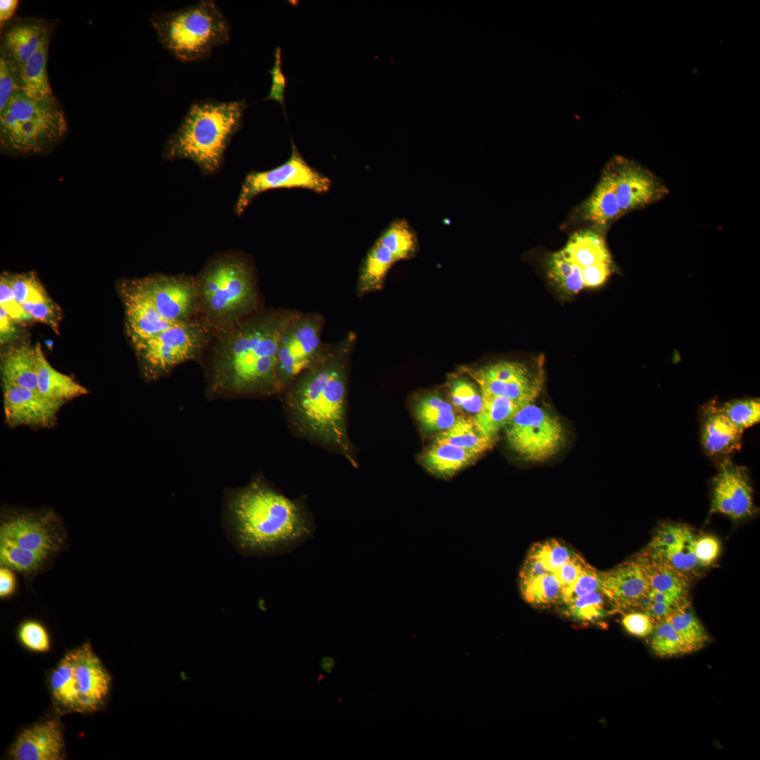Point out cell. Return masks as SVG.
Wrapping results in <instances>:
<instances>
[{
	"mask_svg": "<svg viewBox=\"0 0 760 760\" xmlns=\"http://www.w3.org/2000/svg\"><path fill=\"white\" fill-rule=\"evenodd\" d=\"M415 412L418 421L428 431L446 430L457 419L452 405L435 394L422 398L416 405Z\"/></svg>",
	"mask_w": 760,
	"mask_h": 760,
	"instance_id": "37",
	"label": "cell"
},
{
	"mask_svg": "<svg viewBox=\"0 0 760 760\" xmlns=\"http://www.w3.org/2000/svg\"><path fill=\"white\" fill-rule=\"evenodd\" d=\"M274 64L269 72L272 75V86L268 96L265 100H274L279 103L283 110L284 108V93L286 87V78L281 70V49L277 47L274 52Z\"/></svg>",
	"mask_w": 760,
	"mask_h": 760,
	"instance_id": "56",
	"label": "cell"
},
{
	"mask_svg": "<svg viewBox=\"0 0 760 760\" xmlns=\"http://www.w3.org/2000/svg\"><path fill=\"white\" fill-rule=\"evenodd\" d=\"M434 443H448L480 455L490 449L493 443L481 436L476 429L471 418L457 417L455 423L443 431L435 438Z\"/></svg>",
	"mask_w": 760,
	"mask_h": 760,
	"instance_id": "36",
	"label": "cell"
},
{
	"mask_svg": "<svg viewBox=\"0 0 760 760\" xmlns=\"http://www.w3.org/2000/svg\"><path fill=\"white\" fill-rule=\"evenodd\" d=\"M486 377L489 395L514 397L543 384L542 372H533L518 362L500 361L479 368Z\"/></svg>",
	"mask_w": 760,
	"mask_h": 760,
	"instance_id": "21",
	"label": "cell"
},
{
	"mask_svg": "<svg viewBox=\"0 0 760 760\" xmlns=\"http://www.w3.org/2000/svg\"><path fill=\"white\" fill-rule=\"evenodd\" d=\"M49 38L47 27L42 21L20 20L5 32L1 53L20 70Z\"/></svg>",
	"mask_w": 760,
	"mask_h": 760,
	"instance_id": "22",
	"label": "cell"
},
{
	"mask_svg": "<svg viewBox=\"0 0 760 760\" xmlns=\"http://www.w3.org/2000/svg\"><path fill=\"white\" fill-rule=\"evenodd\" d=\"M377 241L392 253L397 262L410 258L417 246L416 234L405 220L392 222Z\"/></svg>",
	"mask_w": 760,
	"mask_h": 760,
	"instance_id": "40",
	"label": "cell"
},
{
	"mask_svg": "<svg viewBox=\"0 0 760 760\" xmlns=\"http://www.w3.org/2000/svg\"><path fill=\"white\" fill-rule=\"evenodd\" d=\"M227 526L232 543L245 556L291 552L312 538L316 531L299 501L258 481L232 495Z\"/></svg>",
	"mask_w": 760,
	"mask_h": 760,
	"instance_id": "2",
	"label": "cell"
},
{
	"mask_svg": "<svg viewBox=\"0 0 760 760\" xmlns=\"http://www.w3.org/2000/svg\"><path fill=\"white\" fill-rule=\"evenodd\" d=\"M196 284L199 308L208 323L220 331L240 321L258 303L251 271L239 258L225 256L214 260Z\"/></svg>",
	"mask_w": 760,
	"mask_h": 760,
	"instance_id": "7",
	"label": "cell"
},
{
	"mask_svg": "<svg viewBox=\"0 0 760 760\" xmlns=\"http://www.w3.org/2000/svg\"><path fill=\"white\" fill-rule=\"evenodd\" d=\"M150 21L163 46L184 62L205 59L215 47L229 39V24L212 1H201L172 12L156 13Z\"/></svg>",
	"mask_w": 760,
	"mask_h": 760,
	"instance_id": "5",
	"label": "cell"
},
{
	"mask_svg": "<svg viewBox=\"0 0 760 760\" xmlns=\"http://www.w3.org/2000/svg\"><path fill=\"white\" fill-rule=\"evenodd\" d=\"M690 528L679 524H665L659 526L646 549L659 552L673 548L692 536Z\"/></svg>",
	"mask_w": 760,
	"mask_h": 760,
	"instance_id": "45",
	"label": "cell"
},
{
	"mask_svg": "<svg viewBox=\"0 0 760 760\" xmlns=\"http://www.w3.org/2000/svg\"><path fill=\"white\" fill-rule=\"evenodd\" d=\"M5 420L11 427L51 428L63 406L49 400L38 390L2 385Z\"/></svg>",
	"mask_w": 760,
	"mask_h": 760,
	"instance_id": "16",
	"label": "cell"
},
{
	"mask_svg": "<svg viewBox=\"0 0 760 760\" xmlns=\"http://www.w3.org/2000/svg\"><path fill=\"white\" fill-rule=\"evenodd\" d=\"M64 747L58 723L50 720L23 730L10 753L17 760H61L64 758Z\"/></svg>",
	"mask_w": 760,
	"mask_h": 760,
	"instance_id": "19",
	"label": "cell"
},
{
	"mask_svg": "<svg viewBox=\"0 0 760 760\" xmlns=\"http://www.w3.org/2000/svg\"><path fill=\"white\" fill-rule=\"evenodd\" d=\"M19 1L18 0L0 1V25L2 28L5 23L14 15Z\"/></svg>",
	"mask_w": 760,
	"mask_h": 760,
	"instance_id": "63",
	"label": "cell"
},
{
	"mask_svg": "<svg viewBox=\"0 0 760 760\" xmlns=\"http://www.w3.org/2000/svg\"><path fill=\"white\" fill-rule=\"evenodd\" d=\"M37 370L38 355L35 346L14 347L1 357L2 385L38 390Z\"/></svg>",
	"mask_w": 760,
	"mask_h": 760,
	"instance_id": "24",
	"label": "cell"
},
{
	"mask_svg": "<svg viewBox=\"0 0 760 760\" xmlns=\"http://www.w3.org/2000/svg\"><path fill=\"white\" fill-rule=\"evenodd\" d=\"M481 397L482 407L471 420L479 434L494 443L500 430L507 425L523 406L504 395Z\"/></svg>",
	"mask_w": 760,
	"mask_h": 760,
	"instance_id": "26",
	"label": "cell"
},
{
	"mask_svg": "<svg viewBox=\"0 0 760 760\" xmlns=\"http://www.w3.org/2000/svg\"><path fill=\"white\" fill-rule=\"evenodd\" d=\"M83 713L100 709L110 689V678L89 643L71 650Z\"/></svg>",
	"mask_w": 760,
	"mask_h": 760,
	"instance_id": "18",
	"label": "cell"
},
{
	"mask_svg": "<svg viewBox=\"0 0 760 760\" xmlns=\"http://www.w3.org/2000/svg\"><path fill=\"white\" fill-rule=\"evenodd\" d=\"M505 429L511 448L533 462L549 460L566 441L565 430L558 418L533 403L523 406Z\"/></svg>",
	"mask_w": 760,
	"mask_h": 760,
	"instance_id": "8",
	"label": "cell"
},
{
	"mask_svg": "<svg viewBox=\"0 0 760 760\" xmlns=\"http://www.w3.org/2000/svg\"><path fill=\"white\" fill-rule=\"evenodd\" d=\"M612 273V262H600L582 270L584 287L593 288L602 285Z\"/></svg>",
	"mask_w": 760,
	"mask_h": 760,
	"instance_id": "58",
	"label": "cell"
},
{
	"mask_svg": "<svg viewBox=\"0 0 760 760\" xmlns=\"http://www.w3.org/2000/svg\"><path fill=\"white\" fill-rule=\"evenodd\" d=\"M607 169L614 185L621 215L657 202L669 194L652 172L623 157H616Z\"/></svg>",
	"mask_w": 760,
	"mask_h": 760,
	"instance_id": "13",
	"label": "cell"
},
{
	"mask_svg": "<svg viewBox=\"0 0 760 760\" xmlns=\"http://www.w3.org/2000/svg\"><path fill=\"white\" fill-rule=\"evenodd\" d=\"M561 251L581 270L600 262H612L604 238L592 230L575 233Z\"/></svg>",
	"mask_w": 760,
	"mask_h": 760,
	"instance_id": "31",
	"label": "cell"
},
{
	"mask_svg": "<svg viewBox=\"0 0 760 760\" xmlns=\"http://www.w3.org/2000/svg\"><path fill=\"white\" fill-rule=\"evenodd\" d=\"M296 314L273 312L240 320L220 331L210 363V388L229 394L279 390L277 366L282 334Z\"/></svg>",
	"mask_w": 760,
	"mask_h": 760,
	"instance_id": "1",
	"label": "cell"
},
{
	"mask_svg": "<svg viewBox=\"0 0 760 760\" xmlns=\"http://www.w3.org/2000/svg\"><path fill=\"white\" fill-rule=\"evenodd\" d=\"M246 107L244 99L194 103L167 141L164 156L188 158L206 172L216 171L231 138L241 125Z\"/></svg>",
	"mask_w": 760,
	"mask_h": 760,
	"instance_id": "4",
	"label": "cell"
},
{
	"mask_svg": "<svg viewBox=\"0 0 760 760\" xmlns=\"http://www.w3.org/2000/svg\"><path fill=\"white\" fill-rule=\"evenodd\" d=\"M675 607L669 604L652 602L646 614L651 616L657 622L665 620Z\"/></svg>",
	"mask_w": 760,
	"mask_h": 760,
	"instance_id": "62",
	"label": "cell"
},
{
	"mask_svg": "<svg viewBox=\"0 0 760 760\" xmlns=\"http://www.w3.org/2000/svg\"><path fill=\"white\" fill-rule=\"evenodd\" d=\"M321 327L318 317L296 315L286 328L278 353L279 389L293 382L323 355Z\"/></svg>",
	"mask_w": 760,
	"mask_h": 760,
	"instance_id": "12",
	"label": "cell"
},
{
	"mask_svg": "<svg viewBox=\"0 0 760 760\" xmlns=\"http://www.w3.org/2000/svg\"><path fill=\"white\" fill-rule=\"evenodd\" d=\"M718 407L725 417L742 431L760 421L759 398L732 400Z\"/></svg>",
	"mask_w": 760,
	"mask_h": 760,
	"instance_id": "42",
	"label": "cell"
},
{
	"mask_svg": "<svg viewBox=\"0 0 760 760\" xmlns=\"http://www.w3.org/2000/svg\"><path fill=\"white\" fill-rule=\"evenodd\" d=\"M331 181L303 159L292 144L290 158L281 165L267 171L249 173L243 181L235 211L241 215L253 199L262 192L280 188H303L315 192L328 191Z\"/></svg>",
	"mask_w": 760,
	"mask_h": 760,
	"instance_id": "11",
	"label": "cell"
},
{
	"mask_svg": "<svg viewBox=\"0 0 760 760\" xmlns=\"http://www.w3.org/2000/svg\"><path fill=\"white\" fill-rule=\"evenodd\" d=\"M23 308L32 319L44 323L58 331L59 310L45 290L25 303Z\"/></svg>",
	"mask_w": 760,
	"mask_h": 760,
	"instance_id": "46",
	"label": "cell"
},
{
	"mask_svg": "<svg viewBox=\"0 0 760 760\" xmlns=\"http://www.w3.org/2000/svg\"><path fill=\"white\" fill-rule=\"evenodd\" d=\"M549 572L541 559L535 553L529 551L519 572V581L526 582Z\"/></svg>",
	"mask_w": 760,
	"mask_h": 760,
	"instance_id": "59",
	"label": "cell"
},
{
	"mask_svg": "<svg viewBox=\"0 0 760 760\" xmlns=\"http://www.w3.org/2000/svg\"><path fill=\"white\" fill-rule=\"evenodd\" d=\"M396 262L392 253L376 240L362 265L358 292L365 293L381 289L389 270Z\"/></svg>",
	"mask_w": 760,
	"mask_h": 760,
	"instance_id": "33",
	"label": "cell"
},
{
	"mask_svg": "<svg viewBox=\"0 0 760 760\" xmlns=\"http://www.w3.org/2000/svg\"><path fill=\"white\" fill-rule=\"evenodd\" d=\"M644 570L651 589L687 600L690 587L688 576L642 550L635 559Z\"/></svg>",
	"mask_w": 760,
	"mask_h": 760,
	"instance_id": "28",
	"label": "cell"
},
{
	"mask_svg": "<svg viewBox=\"0 0 760 760\" xmlns=\"http://www.w3.org/2000/svg\"><path fill=\"white\" fill-rule=\"evenodd\" d=\"M68 129L56 99L37 101L15 91L0 113V146L7 153L36 156L55 146Z\"/></svg>",
	"mask_w": 760,
	"mask_h": 760,
	"instance_id": "6",
	"label": "cell"
},
{
	"mask_svg": "<svg viewBox=\"0 0 760 760\" xmlns=\"http://www.w3.org/2000/svg\"><path fill=\"white\" fill-rule=\"evenodd\" d=\"M583 208L584 217L601 229L622 216L614 182L607 168Z\"/></svg>",
	"mask_w": 760,
	"mask_h": 760,
	"instance_id": "29",
	"label": "cell"
},
{
	"mask_svg": "<svg viewBox=\"0 0 760 760\" xmlns=\"http://www.w3.org/2000/svg\"><path fill=\"white\" fill-rule=\"evenodd\" d=\"M35 348L38 355V391L42 395L63 405L69 400L88 393L85 387L51 365L39 343L35 345Z\"/></svg>",
	"mask_w": 760,
	"mask_h": 760,
	"instance_id": "25",
	"label": "cell"
},
{
	"mask_svg": "<svg viewBox=\"0 0 760 760\" xmlns=\"http://www.w3.org/2000/svg\"><path fill=\"white\" fill-rule=\"evenodd\" d=\"M122 291L127 333L134 345L184 322L164 319L137 280L124 284Z\"/></svg>",
	"mask_w": 760,
	"mask_h": 760,
	"instance_id": "17",
	"label": "cell"
},
{
	"mask_svg": "<svg viewBox=\"0 0 760 760\" xmlns=\"http://www.w3.org/2000/svg\"><path fill=\"white\" fill-rule=\"evenodd\" d=\"M50 683L53 699L59 706L70 711L83 713L71 651L60 661L51 674Z\"/></svg>",
	"mask_w": 760,
	"mask_h": 760,
	"instance_id": "32",
	"label": "cell"
},
{
	"mask_svg": "<svg viewBox=\"0 0 760 760\" xmlns=\"http://www.w3.org/2000/svg\"><path fill=\"white\" fill-rule=\"evenodd\" d=\"M519 586L522 597L532 605L543 607L561 603L563 590L552 572L520 583Z\"/></svg>",
	"mask_w": 760,
	"mask_h": 760,
	"instance_id": "41",
	"label": "cell"
},
{
	"mask_svg": "<svg viewBox=\"0 0 760 760\" xmlns=\"http://www.w3.org/2000/svg\"><path fill=\"white\" fill-rule=\"evenodd\" d=\"M49 38L19 70V87L26 97L46 101L55 99L46 70Z\"/></svg>",
	"mask_w": 760,
	"mask_h": 760,
	"instance_id": "27",
	"label": "cell"
},
{
	"mask_svg": "<svg viewBox=\"0 0 760 760\" xmlns=\"http://www.w3.org/2000/svg\"><path fill=\"white\" fill-rule=\"evenodd\" d=\"M19 87V70L4 54L0 56V113Z\"/></svg>",
	"mask_w": 760,
	"mask_h": 760,
	"instance_id": "51",
	"label": "cell"
},
{
	"mask_svg": "<svg viewBox=\"0 0 760 760\" xmlns=\"http://www.w3.org/2000/svg\"><path fill=\"white\" fill-rule=\"evenodd\" d=\"M319 664L324 672L329 674L335 667L336 660L331 656H324L321 658Z\"/></svg>",
	"mask_w": 760,
	"mask_h": 760,
	"instance_id": "64",
	"label": "cell"
},
{
	"mask_svg": "<svg viewBox=\"0 0 760 760\" xmlns=\"http://www.w3.org/2000/svg\"><path fill=\"white\" fill-rule=\"evenodd\" d=\"M17 302L23 305L44 289L33 272L23 274L7 273Z\"/></svg>",
	"mask_w": 760,
	"mask_h": 760,
	"instance_id": "52",
	"label": "cell"
},
{
	"mask_svg": "<svg viewBox=\"0 0 760 760\" xmlns=\"http://www.w3.org/2000/svg\"><path fill=\"white\" fill-rule=\"evenodd\" d=\"M14 323L15 322L7 312L0 307V340L1 343H5L14 335L15 332Z\"/></svg>",
	"mask_w": 760,
	"mask_h": 760,
	"instance_id": "61",
	"label": "cell"
},
{
	"mask_svg": "<svg viewBox=\"0 0 760 760\" xmlns=\"http://www.w3.org/2000/svg\"><path fill=\"white\" fill-rule=\"evenodd\" d=\"M480 455L448 443H433L422 457L424 467L438 477H450L474 462Z\"/></svg>",
	"mask_w": 760,
	"mask_h": 760,
	"instance_id": "30",
	"label": "cell"
},
{
	"mask_svg": "<svg viewBox=\"0 0 760 760\" xmlns=\"http://www.w3.org/2000/svg\"><path fill=\"white\" fill-rule=\"evenodd\" d=\"M650 590L648 578L635 559L602 572V590L618 609L635 607Z\"/></svg>",
	"mask_w": 760,
	"mask_h": 760,
	"instance_id": "20",
	"label": "cell"
},
{
	"mask_svg": "<svg viewBox=\"0 0 760 760\" xmlns=\"http://www.w3.org/2000/svg\"><path fill=\"white\" fill-rule=\"evenodd\" d=\"M563 604L566 616L582 622L600 621L618 609L602 590L584 595Z\"/></svg>",
	"mask_w": 760,
	"mask_h": 760,
	"instance_id": "35",
	"label": "cell"
},
{
	"mask_svg": "<svg viewBox=\"0 0 760 760\" xmlns=\"http://www.w3.org/2000/svg\"><path fill=\"white\" fill-rule=\"evenodd\" d=\"M17 588L16 576L14 571L9 567L1 565L0 568V597H11Z\"/></svg>",
	"mask_w": 760,
	"mask_h": 760,
	"instance_id": "60",
	"label": "cell"
},
{
	"mask_svg": "<svg viewBox=\"0 0 760 760\" xmlns=\"http://www.w3.org/2000/svg\"><path fill=\"white\" fill-rule=\"evenodd\" d=\"M597 590H602V571L588 564L573 585L563 594L561 604Z\"/></svg>",
	"mask_w": 760,
	"mask_h": 760,
	"instance_id": "49",
	"label": "cell"
},
{
	"mask_svg": "<svg viewBox=\"0 0 760 760\" xmlns=\"http://www.w3.org/2000/svg\"><path fill=\"white\" fill-rule=\"evenodd\" d=\"M678 633L686 653L704 647L709 640L688 600L676 606L666 619Z\"/></svg>",
	"mask_w": 760,
	"mask_h": 760,
	"instance_id": "34",
	"label": "cell"
},
{
	"mask_svg": "<svg viewBox=\"0 0 760 760\" xmlns=\"http://www.w3.org/2000/svg\"><path fill=\"white\" fill-rule=\"evenodd\" d=\"M742 433L725 417L718 407L711 406L704 418L702 445L711 457L726 456L741 448Z\"/></svg>",
	"mask_w": 760,
	"mask_h": 760,
	"instance_id": "23",
	"label": "cell"
},
{
	"mask_svg": "<svg viewBox=\"0 0 760 760\" xmlns=\"http://www.w3.org/2000/svg\"><path fill=\"white\" fill-rule=\"evenodd\" d=\"M137 282L167 320L190 322L199 308L196 281L190 277L158 274Z\"/></svg>",
	"mask_w": 760,
	"mask_h": 760,
	"instance_id": "14",
	"label": "cell"
},
{
	"mask_svg": "<svg viewBox=\"0 0 760 760\" xmlns=\"http://www.w3.org/2000/svg\"><path fill=\"white\" fill-rule=\"evenodd\" d=\"M754 510L752 488L746 468L725 459L714 479L710 513L737 520L752 515Z\"/></svg>",
	"mask_w": 760,
	"mask_h": 760,
	"instance_id": "15",
	"label": "cell"
},
{
	"mask_svg": "<svg viewBox=\"0 0 760 760\" xmlns=\"http://www.w3.org/2000/svg\"><path fill=\"white\" fill-rule=\"evenodd\" d=\"M18 635L22 644L31 650L46 652L50 648L49 633L44 626L37 621L23 622L19 626Z\"/></svg>",
	"mask_w": 760,
	"mask_h": 760,
	"instance_id": "50",
	"label": "cell"
},
{
	"mask_svg": "<svg viewBox=\"0 0 760 760\" xmlns=\"http://www.w3.org/2000/svg\"><path fill=\"white\" fill-rule=\"evenodd\" d=\"M695 539L693 535L681 544L663 552H652L646 548L643 550L686 575V573L695 571L700 565L694 550Z\"/></svg>",
	"mask_w": 760,
	"mask_h": 760,
	"instance_id": "43",
	"label": "cell"
},
{
	"mask_svg": "<svg viewBox=\"0 0 760 760\" xmlns=\"http://www.w3.org/2000/svg\"><path fill=\"white\" fill-rule=\"evenodd\" d=\"M694 550L700 566H707L718 557L720 543L713 536H704L695 539Z\"/></svg>",
	"mask_w": 760,
	"mask_h": 760,
	"instance_id": "57",
	"label": "cell"
},
{
	"mask_svg": "<svg viewBox=\"0 0 760 760\" xmlns=\"http://www.w3.org/2000/svg\"><path fill=\"white\" fill-rule=\"evenodd\" d=\"M205 340V328L190 321L172 326L134 346L145 371L156 376L195 357Z\"/></svg>",
	"mask_w": 760,
	"mask_h": 760,
	"instance_id": "9",
	"label": "cell"
},
{
	"mask_svg": "<svg viewBox=\"0 0 760 760\" xmlns=\"http://www.w3.org/2000/svg\"><path fill=\"white\" fill-rule=\"evenodd\" d=\"M547 270L550 279L566 294H576L585 288L582 270L568 259L561 250L549 258Z\"/></svg>",
	"mask_w": 760,
	"mask_h": 760,
	"instance_id": "39",
	"label": "cell"
},
{
	"mask_svg": "<svg viewBox=\"0 0 760 760\" xmlns=\"http://www.w3.org/2000/svg\"><path fill=\"white\" fill-rule=\"evenodd\" d=\"M588 564L579 555L574 553L569 560L553 572L562 588L563 594L573 585Z\"/></svg>",
	"mask_w": 760,
	"mask_h": 760,
	"instance_id": "54",
	"label": "cell"
},
{
	"mask_svg": "<svg viewBox=\"0 0 760 760\" xmlns=\"http://www.w3.org/2000/svg\"><path fill=\"white\" fill-rule=\"evenodd\" d=\"M450 395L452 404L466 412L476 414L482 407L481 395L472 384L464 379L456 380L452 384Z\"/></svg>",
	"mask_w": 760,
	"mask_h": 760,
	"instance_id": "48",
	"label": "cell"
},
{
	"mask_svg": "<svg viewBox=\"0 0 760 760\" xmlns=\"http://www.w3.org/2000/svg\"><path fill=\"white\" fill-rule=\"evenodd\" d=\"M348 336L334 350L324 352L294 381L288 401L298 425L331 445L353 462L346 427Z\"/></svg>",
	"mask_w": 760,
	"mask_h": 760,
	"instance_id": "3",
	"label": "cell"
},
{
	"mask_svg": "<svg viewBox=\"0 0 760 760\" xmlns=\"http://www.w3.org/2000/svg\"><path fill=\"white\" fill-rule=\"evenodd\" d=\"M530 551L535 553L550 572H555L569 560L575 552L556 539L534 544Z\"/></svg>",
	"mask_w": 760,
	"mask_h": 760,
	"instance_id": "47",
	"label": "cell"
},
{
	"mask_svg": "<svg viewBox=\"0 0 760 760\" xmlns=\"http://www.w3.org/2000/svg\"><path fill=\"white\" fill-rule=\"evenodd\" d=\"M621 622L629 633L642 638L651 635L657 623L649 614L638 612L625 614Z\"/></svg>",
	"mask_w": 760,
	"mask_h": 760,
	"instance_id": "55",
	"label": "cell"
},
{
	"mask_svg": "<svg viewBox=\"0 0 760 760\" xmlns=\"http://www.w3.org/2000/svg\"><path fill=\"white\" fill-rule=\"evenodd\" d=\"M65 538L62 522L51 509L13 510L1 516L0 540L51 559L64 547Z\"/></svg>",
	"mask_w": 760,
	"mask_h": 760,
	"instance_id": "10",
	"label": "cell"
},
{
	"mask_svg": "<svg viewBox=\"0 0 760 760\" xmlns=\"http://www.w3.org/2000/svg\"><path fill=\"white\" fill-rule=\"evenodd\" d=\"M650 645L654 654L661 657L686 654L678 633L666 619L656 623L652 633Z\"/></svg>",
	"mask_w": 760,
	"mask_h": 760,
	"instance_id": "44",
	"label": "cell"
},
{
	"mask_svg": "<svg viewBox=\"0 0 760 760\" xmlns=\"http://www.w3.org/2000/svg\"><path fill=\"white\" fill-rule=\"evenodd\" d=\"M0 307L15 322L32 319L23 306L17 302L7 273H4L0 277Z\"/></svg>",
	"mask_w": 760,
	"mask_h": 760,
	"instance_id": "53",
	"label": "cell"
},
{
	"mask_svg": "<svg viewBox=\"0 0 760 760\" xmlns=\"http://www.w3.org/2000/svg\"><path fill=\"white\" fill-rule=\"evenodd\" d=\"M49 559L40 553L0 540L1 565L20 573L25 578H30L38 574L48 564Z\"/></svg>",
	"mask_w": 760,
	"mask_h": 760,
	"instance_id": "38",
	"label": "cell"
}]
</instances>
